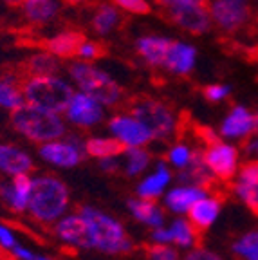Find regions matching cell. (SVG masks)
<instances>
[{
    "instance_id": "6da1fadb",
    "label": "cell",
    "mask_w": 258,
    "mask_h": 260,
    "mask_svg": "<svg viewBox=\"0 0 258 260\" xmlns=\"http://www.w3.org/2000/svg\"><path fill=\"white\" fill-rule=\"evenodd\" d=\"M69 188L54 175H40L33 179V190L27 210L38 222H56L69 208Z\"/></svg>"
},
{
    "instance_id": "7a4b0ae2",
    "label": "cell",
    "mask_w": 258,
    "mask_h": 260,
    "mask_svg": "<svg viewBox=\"0 0 258 260\" xmlns=\"http://www.w3.org/2000/svg\"><path fill=\"white\" fill-rule=\"evenodd\" d=\"M80 213L89 222L94 249H100L107 255H125L132 251L134 244L119 220L92 206H81Z\"/></svg>"
},
{
    "instance_id": "3957f363",
    "label": "cell",
    "mask_w": 258,
    "mask_h": 260,
    "mask_svg": "<svg viewBox=\"0 0 258 260\" xmlns=\"http://www.w3.org/2000/svg\"><path fill=\"white\" fill-rule=\"evenodd\" d=\"M11 125L20 136L33 143H49L65 134L63 119L54 112L24 103L11 114Z\"/></svg>"
},
{
    "instance_id": "277c9868",
    "label": "cell",
    "mask_w": 258,
    "mask_h": 260,
    "mask_svg": "<svg viewBox=\"0 0 258 260\" xmlns=\"http://www.w3.org/2000/svg\"><path fill=\"white\" fill-rule=\"evenodd\" d=\"M24 100L29 105L47 112H65L73 100V87L61 78L54 76H29L22 83Z\"/></svg>"
},
{
    "instance_id": "5b68a950",
    "label": "cell",
    "mask_w": 258,
    "mask_h": 260,
    "mask_svg": "<svg viewBox=\"0 0 258 260\" xmlns=\"http://www.w3.org/2000/svg\"><path fill=\"white\" fill-rule=\"evenodd\" d=\"M155 4L168 22L191 35H204L211 29V0H155Z\"/></svg>"
},
{
    "instance_id": "8992f818",
    "label": "cell",
    "mask_w": 258,
    "mask_h": 260,
    "mask_svg": "<svg viewBox=\"0 0 258 260\" xmlns=\"http://www.w3.org/2000/svg\"><path fill=\"white\" fill-rule=\"evenodd\" d=\"M69 74L81 89V92L94 98L101 105H116L121 102L123 89L105 71L85 63V61H76L69 67Z\"/></svg>"
},
{
    "instance_id": "52a82bcc",
    "label": "cell",
    "mask_w": 258,
    "mask_h": 260,
    "mask_svg": "<svg viewBox=\"0 0 258 260\" xmlns=\"http://www.w3.org/2000/svg\"><path fill=\"white\" fill-rule=\"evenodd\" d=\"M128 112L150 130L153 139H168L177 130V118L174 110L161 100L150 96L134 98L128 103Z\"/></svg>"
},
{
    "instance_id": "ba28073f",
    "label": "cell",
    "mask_w": 258,
    "mask_h": 260,
    "mask_svg": "<svg viewBox=\"0 0 258 260\" xmlns=\"http://www.w3.org/2000/svg\"><path fill=\"white\" fill-rule=\"evenodd\" d=\"M211 20L224 31H237L249 22L253 9L249 0H211Z\"/></svg>"
},
{
    "instance_id": "9c48e42d",
    "label": "cell",
    "mask_w": 258,
    "mask_h": 260,
    "mask_svg": "<svg viewBox=\"0 0 258 260\" xmlns=\"http://www.w3.org/2000/svg\"><path fill=\"white\" fill-rule=\"evenodd\" d=\"M40 157L54 167L73 168L80 165L85 157V141L76 136L67 139H54L40 146Z\"/></svg>"
},
{
    "instance_id": "30bf717a",
    "label": "cell",
    "mask_w": 258,
    "mask_h": 260,
    "mask_svg": "<svg viewBox=\"0 0 258 260\" xmlns=\"http://www.w3.org/2000/svg\"><path fill=\"white\" fill-rule=\"evenodd\" d=\"M204 155V161L208 165V168L211 170V174L222 181V183H228L235 177L238 168V152L233 145H228V143H215L210 145L202 152Z\"/></svg>"
},
{
    "instance_id": "8fae6325",
    "label": "cell",
    "mask_w": 258,
    "mask_h": 260,
    "mask_svg": "<svg viewBox=\"0 0 258 260\" xmlns=\"http://www.w3.org/2000/svg\"><path fill=\"white\" fill-rule=\"evenodd\" d=\"M109 130L117 138L126 148L143 146L153 139L150 130L143 125L139 119H136L130 114H117L109 121Z\"/></svg>"
},
{
    "instance_id": "7c38bea8",
    "label": "cell",
    "mask_w": 258,
    "mask_h": 260,
    "mask_svg": "<svg viewBox=\"0 0 258 260\" xmlns=\"http://www.w3.org/2000/svg\"><path fill=\"white\" fill-rule=\"evenodd\" d=\"M54 233L61 242L74 246V248L90 249L92 248V237H90L89 222L81 213H71L60 219L54 226Z\"/></svg>"
},
{
    "instance_id": "4fadbf2b",
    "label": "cell",
    "mask_w": 258,
    "mask_h": 260,
    "mask_svg": "<svg viewBox=\"0 0 258 260\" xmlns=\"http://www.w3.org/2000/svg\"><path fill=\"white\" fill-rule=\"evenodd\" d=\"M67 119L78 126H94L103 119V107L94 98L85 92H78L73 96L67 107Z\"/></svg>"
},
{
    "instance_id": "5bb4252c",
    "label": "cell",
    "mask_w": 258,
    "mask_h": 260,
    "mask_svg": "<svg viewBox=\"0 0 258 260\" xmlns=\"http://www.w3.org/2000/svg\"><path fill=\"white\" fill-rule=\"evenodd\" d=\"M31 190L33 179L29 177V174L15 175V177H11L9 183L0 184V199L8 204L9 210L20 213V211L27 210Z\"/></svg>"
},
{
    "instance_id": "9a60e30c",
    "label": "cell",
    "mask_w": 258,
    "mask_h": 260,
    "mask_svg": "<svg viewBox=\"0 0 258 260\" xmlns=\"http://www.w3.org/2000/svg\"><path fill=\"white\" fill-rule=\"evenodd\" d=\"M195 61H197V49L190 44L174 40L170 45L168 54H166L163 69L172 74H177V76H186L195 67Z\"/></svg>"
},
{
    "instance_id": "2e32d148",
    "label": "cell",
    "mask_w": 258,
    "mask_h": 260,
    "mask_svg": "<svg viewBox=\"0 0 258 260\" xmlns=\"http://www.w3.org/2000/svg\"><path fill=\"white\" fill-rule=\"evenodd\" d=\"M254 132V114L246 107H233L220 125V136L231 139L249 138Z\"/></svg>"
},
{
    "instance_id": "e0dca14e",
    "label": "cell",
    "mask_w": 258,
    "mask_h": 260,
    "mask_svg": "<svg viewBox=\"0 0 258 260\" xmlns=\"http://www.w3.org/2000/svg\"><path fill=\"white\" fill-rule=\"evenodd\" d=\"M87 40L81 31H63L60 35L47 38L42 42V47L45 49V53H51L56 58H74L80 54V49L83 42Z\"/></svg>"
},
{
    "instance_id": "ac0fdd59",
    "label": "cell",
    "mask_w": 258,
    "mask_h": 260,
    "mask_svg": "<svg viewBox=\"0 0 258 260\" xmlns=\"http://www.w3.org/2000/svg\"><path fill=\"white\" fill-rule=\"evenodd\" d=\"M179 179H181L184 184H191V186L202 188V190H206V191L213 190L211 186L215 184V181H218V179L211 174L210 168H208V165H206V161H204V155H202L201 150H194L190 165L181 172Z\"/></svg>"
},
{
    "instance_id": "d6986e66",
    "label": "cell",
    "mask_w": 258,
    "mask_h": 260,
    "mask_svg": "<svg viewBox=\"0 0 258 260\" xmlns=\"http://www.w3.org/2000/svg\"><path fill=\"white\" fill-rule=\"evenodd\" d=\"M25 80V73L22 67H18L15 74L8 73L0 78V107L8 110H16L25 103L24 92H22V83Z\"/></svg>"
},
{
    "instance_id": "ffe728a7",
    "label": "cell",
    "mask_w": 258,
    "mask_h": 260,
    "mask_svg": "<svg viewBox=\"0 0 258 260\" xmlns=\"http://www.w3.org/2000/svg\"><path fill=\"white\" fill-rule=\"evenodd\" d=\"M172 42H174L172 38L148 35V37L137 38L136 49H137V53H139V56L148 65H152V67H163Z\"/></svg>"
},
{
    "instance_id": "44dd1931",
    "label": "cell",
    "mask_w": 258,
    "mask_h": 260,
    "mask_svg": "<svg viewBox=\"0 0 258 260\" xmlns=\"http://www.w3.org/2000/svg\"><path fill=\"white\" fill-rule=\"evenodd\" d=\"M35 168L33 159L24 150L16 148L11 145H0V172L11 175H22L29 174Z\"/></svg>"
},
{
    "instance_id": "7402d4cb",
    "label": "cell",
    "mask_w": 258,
    "mask_h": 260,
    "mask_svg": "<svg viewBox=\"0 0 258 260\" xmlns=\"http://www.w3.org/2000/svg\"><path fill=\"white\" fill-rule=\"evenodd\" d=\"M218 213H220V201H218L217 197H208V195H204L202 199H199L197 203L190 208V211H188L190 222L194 224L199 233L208 230V228L217 220Z\"/></svg>"
},
{
    "instance_id": "603a6c76",
    "label": "cell",
    "mask_w": 258,
    "mask_h": 260,
    "mask_svg": "<svg viewBox=\"0 0 258 260\" xmlns=\"http://www.w3.org/2000/svg\"><path fill=\"white\" fill-rule=\"evenodd\" d=\"M204 195L206 190H202V188L184 184V186L174 188V190L168 191V195H166V206L172 211H175V213H188L190 208L199 199H202Z\"/></svg>"
},
{
    "instance_id": "cb8c5ba5",
    "label": "cell",
    "mask_w": 258,
    "mask_h": 260,
    "mask_svg": "<svg viewBox=\"0 0 258 260\" xmlns=\"http://www.w3.org/2000/svg\"><path fill=\"white\" fill-rule=\"evenodd\" d=\"M128 210L134 215V219L139 220V222L146 224L150 228H161L163 222H165V213L163 210L153 203V201L148 199H130L128 201Z\"/></svg>"
},
{
    "instance_id": "d4e9b609",
    "label": "cell",
    "mask_w": 258,
    "mask_h": 260,
    "mask_svg": "<svg viewBox=\"0 0 258 260\" xmlns=\"http://www.w3.org/2000/svg\"><path fill=\"white\" fill-rule=\"evenodd\" d=\"M172 181V174L166 168L165 162H159L157 170L153 172L152 175L141 181L139 186H137V195L141 199H148V201H155L159 195L165 191V188L168 186V183Z\"/></svg>"
},
{
    "instance_id": "484cf974",
    "label": "cell",
    "mask_w": 258,
    "mask_h": 260,
    "mask_svg": "<svg viewBox=\"0 0 258 260\" xmlns=\"http://www.w3.org/2000/svg\"><path fill=\"white\" fill-rule=\"evenodd\" d=\"M126 152L117 138H90L85 141V154L96 159H112Z\"/></svg>"
},
{
    "instance_id": "4316f807",
    "label": "cell",
    "mask_w": 258,
    "mask_h": 260,
    "mask_svg": "<svg viewBox=\"0 0 258 260\" xmlns=\"http://www.w3.org/2000/svg\"><path fill=\"white\" fill-rule=\"evenodd\" d=\"M24 15L31 24L44 25L53 20L58 13L56 0H24Z\"/></svg>"
},
{
    "instance_id": "83f0119b",
    "label": "cell",
    "mask_w": 258,
    "mask_h": 260,
    "mask_svg": "<svg viewBox=\"0 0 258 260\" xmlns=\"http://www.w3.org/2000/svg\"><path fill=\"white\" fill-rule=\"evenodd\" d=\"M20 67L25 74H31V76H51L60 69V63H58L56 56L44 51V53L29 56Z\"/></svg>"
},
{
    "instance_id": "f1b7e54d",
    "label": "cell",
    "mask_w": 258,
    "mask_h": 260,
    "mask_svg": "<svg viewBox=\"0 0 258 260\" xmlns=\"http://www.w3.org/2000/svg\"><path fill=\"white\" fill-rule=\"evenodd\" d=\"M121 22V13L112 4H101L92 16V29L98 35H109L117 29Z\"/></svg>"
},
{
    "instance_id": "f546056e",
    "label": "cell",
    "mask_w": 258,
    "mask_h": 260,
    "mask_svg": "<svg viewBox=\"0 0 258 260\" xmlns=\"http://www.w3.org/2000/svg\"><path fill=\"white\" fill-rule=\"evenodd\" d=\"M170 230H172L174 242L177 244L179 248H191L199 240V232L195 230V226L190 220H184V219L174 220V224L170 226Z\"/></svg>"
},
{
    "instance_id": "4dcf8cb0",
    "label": "cell",
    "mask_w": 258,
    "mask_h": 260,
    "mask_svg": "<svg viewBox=\"0 0 258 260\" xmlns=\"http://www.w3.org/2000/svg\"><path fill=\"white\" fill-rule=\"evenodd\" d=\"M235 255L242 260H258V230L242 235L233 244Z\"/></svg>"
},
{
    "instance_id": "1f68e13d",
    "label": "cell",
    "mask_w": 258,
    "mask_h": 260,
    "mask_svg": "<svg viewBox=\"0 0 258 260\" xmlns=\"http://www.w3.org/2000/svg\"><path fill=\"white\" fill-rule=\"evenodd\" d=\"M126 159H125V172L126 175H137L141 174L150 162V154L141 148V146H136V148H126Z\"/></svg>"
},
{
    "instance_id": "d6a6232c",
    "label": "cell",
    "mask_w": 258,
    "mask_h": 260,
    "mask_svg": "<svg viewBox=\"0 0 258 260\" xmlns=\"http://www.w3.org/2000/svg\"><path fill=\"white\" fill-rule=\"evenodd\" d=\"M235 193L242 199V203L258 215V183H242L235 184Z\"/></svg>"
},
{
    "instance_id": "836d02e7",
    "label": "cell",
    "mask_w": 258,
    "mask_h": 260,
    "mask_svg": "<svg viewBox=\"0 0 258 260\" xmlns=\"http://www.w3.org/2000/svg\"><path fill=\"white\" fill-rule=\"evenodd\" d=\"M145 255L148 260H179V253L168 244H148L145 246Z\"/></svg>"
},
{
    "instance_id": "e575fe53",
    "label": "cell",
    "mask_w": 258,
    "mask_h": 260,
    "mask_svg": "<svg viewBox=\"0 0 258 260\" xmlns=\"http://www.w3.org/2000/svg\"><path fill=\"white\" fill-rule=\"evenodd\" d=\"M191 155H194V150H190V146L186 145H175L170 148L168 152V161L174 165V167L181 168V170H184L188 165H190L191 161Z\"/></svg>"
},
{
    "instance_id": "d590c367",
    "label": "cell",
    "mask_w": 258,
    "mask_h": 260,
    "mask_svg": "<svg viewBox=\"0 0 258 260\" xmlns=\"http://www.w3.org/2000/svg\"><path fill=\"white\" fill-rule=\"evenodd\" d=\"M112 2L117 9L132 13V15H150V11H152L148 0H112Z\"/></svg>"
},
{
    "instance_id": "8d00e7d4",
    "label": "cell",
    "mask_w": 258,
    "mask_h": 260,
    "mask_svg": "<svg viewBox=\"0 0 258 260\" xmlns=\"http://www.w3.org/2000/svg\"><path fill=\"white\" fill-rule=\"evenodd\" d=\"M16 239L13 235V232L8 226L0 224V258L4 260H15L11 255V249L16 246Z\"/></svg>"
},
{
    "instance_id": "74e56055",
    "label": "cell",
    "mask_w": 258,
    "mask_h": 260,
    "mask_svg": "<svg viewBox=\"0 0 258 260\" xmlns=\"http://www.w3.org/2000/svg\"><path fill=\"white\" fill-rule=\"evenodd\" d=\"M231 89L230 85H220V83H213V85H206L204 90H202V96L211 103H217L222 102V100H226L230 96Z\"/></svg>"
},
{
    "instance_id": "f35d334b",
    "label": "cell",
    "mask_w": 258,
    "mask_h": 260,
    "mask_svg": "<svg viewBox=\"0 0 258 260\" xmlns=\"http://www.w3.org/2000/svg\"><path fill=\"white\" fill-rule=\"evenodd\" d=\"M105 53H107V49L103 47L101 44H98V42L85 40L83 45H81L80 54H78V56L85 58V60H98V58H101Z\"/></svg>"
},
{
    "instance_id": "ab89813d",
    "label": "cell",
    "mask_w": 258,
    "mask_h": 260,
    "mask_svg": "<svg viewBox=\"0 0 258 260\" xmlns=\"http://www.w3.org/2000/svg\"><path fill=\"white\" fill-rule=\"evenodd\" d=\"M242 183H258V161H249L240 168V179Z\"/></svg>"
},
{
    "instance_id": "60d3db41",
    "label": "cell",
    "mask_w": 258,
    "mask_h": 260,
    "mask_svg": "<svg viewBox=\"0 0 258 260\" xmlns=\"http://www.w3.org/2000/svg\"><path fill=\"white\" fill-rule=\"evenodd\" d=\"M184 260H224V258L206 248H195L184 256Z\"/></svg>"
},
{
    "instance_id": "b9f144b4",
    "label": "cell",
    "mask_w": 258,
    "mask_h": 260,
    "mask_svg": "<svg viewBox=\"0 0 258 260\" xmlns=\"http://www.w3.org/2000/svg\"><path fill=\"white\" fill-rule=\"evenodd\" d=\"M152 240L157 244H170L174 242V237H172V230L170 228H155L152 233Z\"/></svg>"
},
{
    "instance_id": "7bdbcfd3",
    "label": "cell",
    "mask_w": 258,
    "mask_h": 260,
    "mask_svg": "<svg viewBox=\"0 0 258 260\" xmlns=\"http://www.w3.org/2000/svg\"><path fill=\"white\" fill-rule=\"evenodd\" d=\"M11 255L15 260H37V255L31 249L24 248V246H18V244L11 249Z\"/></svg>"
},
{
    "instance_id": "ee69618b",
    "label": "cell",
    "mask_w": 258,
    "mask_h": 260,
    "mask_svg": "<svg viewBox=\"0 0 258 260\" xmlns=\"http://www.w3.org/2000/svg\"><path fill=\"white\" fill-rule=\"evenodd\" d=\"M100 167L103 168L105 172H109V174H112V172H116L117 168H119V162L116 161V157H112V159H101Z\"/></svg>"
},
{
    "instance_id": "f6af8a7d",
    "label": "cell",
    "mask_w": 258,
    "mask_h": 260,
    "mask_svg": "<svg viewBox=\"0 0 258 260\" xmlns=\"http://www.w3.org/2000/svg\"><path fill=\"white\" fill-rule=\"evenodd\" d=\"M246 152L251 155V157H258V138L247 143V145H246Z\"/></svg>"
},
{
    "instance_id": "bcb514c9",
    "label": "cell",
    "mask_w": 258,
    "mask_h": 260,
    "mask_svg": "<svg viewBox=\"0 0 258 260\" xmlns=\"http://www.w3.org/2000/svg\"><path fill=\"white\" fill-rule=\"evenodd\" d=\"M67 2L73 6H80V4H83V2H87V0H67Z\"/></svg>"
},
{
    "instance_id": "7dc6e473",
    "label": "cell",
    "mask_w": 258,
    "mask_h": 260,
    "mask_svg": "<svg viewBox=\"0 0 258 260\" xmlns=\"http://www.w3.org/2000/svg\"><path fill=\"white\" fill-rule=\"evenodd\" d=\"M254 132L258 134V112L254 114Z\"/></svg>"
},
{
    "instance_id": "c3c4849f",
    "label": "cell",
    "mask_w": 258,
    "mask_h": 260,
    "mask_svg": "<svg viewBox=\"0 0 258 260\" xmlns=\"http://www.w3.org/2000/svg\"><path fill=\"white\" fill-rule=\"evenodd\" d=\"M37 260H51V258H47V256H37Z\"/></svg>"
},
{
    "instance_id": "681fc988",
    "label": "cell",
    "mask_w": 258,
    "mask_h": 260,
    "mask_svg": "<svg viewBox=\"0 0 258 260\" xmlns=\"http://www.w3.org/2000/svg\"><path fill=\"white\" fill-rule=\"evenodd\" d=\"M256 51H258V49H256Z\"/></svg>"
}]
</instances>
